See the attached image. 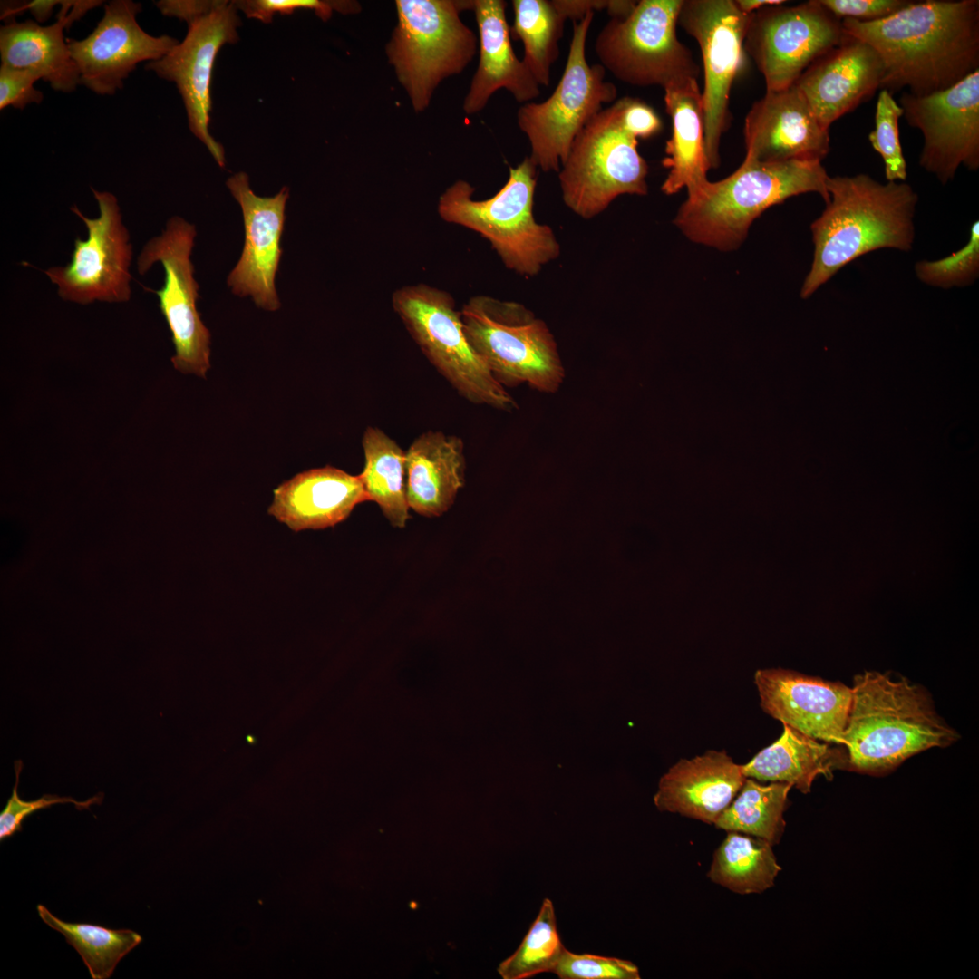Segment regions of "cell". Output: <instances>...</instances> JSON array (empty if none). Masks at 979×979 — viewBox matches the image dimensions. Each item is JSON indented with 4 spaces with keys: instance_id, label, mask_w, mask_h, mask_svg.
I'll return each instance as SVG.
<instances>
[{
    "instance_id": "1",
    "label": "cell",
    "mask_w": 979,
    "mask_h": 979,
    "mask_svg": "<svg viewBox=\"0 0 979 979\" xmlns=\"http://www.w3.org/2000/svg\"><path fill=\"white\" fill-rule=\"evenodd\" d=\"M845 34L880 57V89L916 96L945 90L979 70V1H909L881 20H841Z\"/></svg>"
},
{
    "instance_id": "2",
    "label": "cell",
    "mask_w": 979,
    "mask_h": 979,
    "mask_svg": "<svg viewBox=\"0 0 979 979\" xmlns=\"http://www.w3.org/2000/svg\"><path fill=\"white\" fill-rule=\"evenodd\" d=\"M829 200L811 226L813 260L800 289L809 297L842 267L880 249H912L917 193L906 182L882 184L868 174L829 176Z\"/></svg>"
},
{
    "instance_id": "3",
    "label": "cell",
    "mask_w": 979,
    "mask_h": 979,
    "mask_svg": "<svg viewBox=\"0 0 979 979\" xmlns=\"http://www.w3.org/2000/svg\"><path fill=\"white\" fill-rule=\"evenodd\" d=\"M958 739L924 687L878 672L854 678L842 744L846 770L882 775L916 753Z\"/></svg>"
},
{
    "instance_id": "4",
    "label": "cell",
    "mask_w": 979,
    "mask_h": 979,
    "mask_svg": "<svg viewBox=\"0 0 979 979\" xmlns=\"http://www.w3.org/2000/svg\"><path fill=\"white\" fill-rule=\"evenodd\" d=\"M829 175L821 161H760L745 156L740 167L688 194L674 223L693 242L721 251L738 248L752 222L769 208L804 193L827 204Z\"/></svg>"
},
{
    "instance_id": "5",
    "label": "cell",
    "mask_w": 979,
    "mask_h": 979,
    "mask_svg": "<svg viewBox=\"0 0 979 979\" xmlns=\"http://www.w3.org/2000/svg\"><path fill=\"white\" fill-rule=\"evenodd\" d=\"M537 182L538 168L528 156L509 168L507 182L490 199H474V188L457 180L440 197L438 212L488 239L508 268L533 276L560 254L552 228L533 215Z\"/></svg>"
},
{
    "instance_id": "6",
    "label": "cell",
    "mask_w": 979,
    "mask_h": 979,
    "mask_svg": "<svg viewBox=\"0 0 979 979\" xmlns=\"http://www.w3.org/2000/svg\"><path fill=\"white\" fill-rule=\"evenodd\" d=\"M395 5L386 54L413 110L422 112L437 86L461 73L476 53V34L460 18L472 0H397Z\"/></svg>"
},
{
    "instance_id": "7",
    "label": "cell",
    "mask_w": 979,
    "mask_h": 979,
    "mask_svg": "<svg viewBox=\"0 0 979 979\" xmlns=\"http://www.w3.org/2000/svg\"><path fill=\"white\" fill-rule=\"evenodd\" d=\"M460 315L471 348L506 389L527 383L550 393L560 388L565 369L557 342L524 305L479 295Z\"/></svg>"
},
{
    "instance_id": "8",
    "label": "cell",
    "mask_w": 979,
    "mask_h": 979,
    "mask_svg": "<svg viewBox=\"0 0 979 979\" xmlns=\"http://www.w3.org/2000/svg\"><path fill=\"white\" fill-rule=\"evenodd\" d=\"M625 119V97L603 108L575 138L558 171L566 206L585 219L619 196L648 193V165Z\"/></svg>"
},
{
    "instance_id": "9",
    "label": "cell",
    "mask_w": 979,
    "mask_h": 979,
    "mask_svg": "<svg viewBox=\"0 0 979 979\" xmlns=\"http://www.w3.org/2000/svg\"><path fill=\"white\" fill-rule=\"evenodd\" d=\"M595 13L573 22L572 38L561 78L552 94L541 102L523 103L517 112L527 136L528 158L544 172H558L581 130L617 96L615 84L605 80L606 69L586 58L588 31Z\"/></svg>"
},
{
    "instance_id": "10",
    "label": "cell",
    "mask_w": 979,
    "mask_h": 979,
    "mask_svg": "<svg viewBox=\"0 0 979 979\" xmlns=\"http://www.w3.org/2000/svg\"><path fill=\"white\" fill-rule=\"evenodd\" d=\"M392 305L426 358L461 397L501 411L518 407L471 348L450 294L424 284L406 286L393 294Z\"/></svg>"
},
{
    "instance_id": "11",
    "label": "cell",
    "mask_w": 979,
    "mask_h": 979,
    "mask_svg": "<svg viewBox=\"0 0 979 979\" xmlns=\"http://www.w3.org/2000/svg\"><path fill=\"white\" fill-rule=\"evenodd\" d=\"M683 0H641L624 18H610L594 50L600 64L634 86L669 85L696 78L700 69L676 34Z\"/></svg>"
},
{
    "instance_id": "12",
    "label": "cell",
    "mask_w": 979,
    "mask_h": 979,
    "mask_svg": "<svg viewBox=\"0 0 979 979\" xmlns=\"http://www.w3.org/2000/svg\"><path fill=\"white\" fill-rule=\"evenodd\" d=\"M752 14L734 0H683L678 25L695 39L703 69V133L711 169L721 163L720 146L730 122L732 83L745 64L744 39Z\"/></svg>"
},
{
    "instance_id": "13",
    "label": "cell",
    "mask_w": 979,
    "mask_h": 979,
    "mask_svg": "<svg viewBox=\"0 0 979 979\" xmlns=\"http://www.w3.org/2000/svg\"><path fill=\"white\" fill-rule=\"evenodd\" d=\"M197 235L193 224L170 218L161 234L150 238L137 257V271L145 275L157 262L164 268L162 287L154 292L171 333L173 367L205 378L210 368V333L202 322L196 302L199 286L194 278L190 256Z\"/></svg>"
},
{
    "instance_id": "14",
    "label": "cell",
    "mask_w": 979,
    "mask_h": 979,
    "mask_svg": "<svg viewBox=\"0 0 979 979\" xmlns=\"http://www.w3.org/2000/svg\"><path fill=\"white\" fill-rule=\"evenodd\" d=\"M91 189L99 207L97 218H87L75 205L70 208L86 226V239H74L67 265L49 267L44 273L64 301L79 305L125 303L131 296L133 250L130 233L116 196Z\"/></svg>"
},
{
    "instance_id": "15",
    "label": "cell",
    "mask_w": 979,
    "mask_h": 979,
    "mask_svg": "<svg viewBox=\"0 0 979 979\" xmlns=\"http://www.w3.org/2000/svg\"><path fill=\"white\" fill-rule=\"evenodd\" d=\"M847 34L819 0L763 7L752 14L744 50L763 75L766 91L791 87L819 56Z\"/></svg>"
},
{
    "instance_id": "16",
    "label": "cell",
    "mask_w": 979,
    "mask_h": 979,
    "mask_svg": "<svg viewBox=\"0 0 979 979\" xmlns=\"http://www.w3.org/2000/svg\"><path fill=\"white\" fill-rule=\"evenodd\" d=\"M903 116L923 136L919 165L945 185L960 166L979 168V70L925 96L904 92Z\"/></svg>"
},
{
    "instance_id": "17",
    "label": "cell",
    "mask_w": 979,
    "mask_h": 979,
    "mask_svg": "<svg viewBox=\"0 0 979 979\" xmlns=\"http://www.w3.org/2000/svg\"><path fill=\"white\" fill-rule=\"evenodd\" d=\"M233 1H218L209 12L188 24L185 38L165 56L149 62L145 69L173 82L182 97L190 131L208 148L220 167L225 166L223 146L209 132L210 82L215 60L226 44L238 41L241 25Z\"/></svg>"
},
{
    "instance_id": "18",
    "label": "cell",
    "mask_w": 979,
    "mask_h": 979,
    "mask_svg": "<svg viewBox=\"0 0 979 979\" xmlns=\"http://www.w3.org/2000/svg\"><path fill=\"white\" fill-rule=\"evenodd\" d=\"M141 11L140 3L111 1L87 37L67 41L81 84L97 94L112 95L137 64L160 60L179 44L170 35L146 33L137 22Z\"/></svg>"
},
{
    "instance_id": "19",
    "label": "cell",
    "mask_w": 979,
    "mask_h": 979,
    "mask_svg": "<svg viewBox=\"0 0 979 979\" xmlns=\"http://www.w3.org/2000/svg\"><path fill=\"white\" fill-rule=\"evenodd\" d=\"M226 185L241 208L245 226L242 254L228 276V285L236 296H249L257 306L276 311L281 306L275 278L282 256L289 189L283 187L273 197L257 196L243 171L228 178Z\"/></svg>"
},
{
    "instance_id": "20",
    "label": "cell",
    "mask_w": 979,
    "mask_h": 979,
    "mask_svg": "<svg viewBox=\"0 0 979 979\" xmlns=\"http://www.w3.org/2000/svg\"><path fill=\"white\" fill-rule=\"evenodd\" d=\"M754 683L767 714L819 741L843 744L851 687L784 669L758 670Z\"/></svg>"
},
{
    "instance_id": "21",
    "label": "cell",
    "mask_w": 979,
    "mask_h": 979,
    "mask_svg": "<svg viewBox=\"0 0 979 979\" xmlns=\"http://www.w3.org/2000/svg\"><path fill=\"white\" fill-rule=\"evenodd\" d=\"M746 155L760 161H821L830 150L829 130L792 85L766 91L744 121Z\"/></svg>"
},
{
    "instance_id": "22",
    "label": "cell",
    "mask_w": 979,
    "mask_h": 979,
    "mask_svg": "<svg viewBox=\"0 0 979 979\" xmlns=\"http://www.w3.org/2000/svg\"><path fill=\"white\" fill-rule=\"evenodd\" d=\"M884 74L877 53L847 35L801 73L793 84L827 130L880 89Z\"/></svg>"
},
{
    "instance_id": "23",
    "label": "cell",
    "mask_w": 979,
    "mask_h": 979,
    "mask_svg": "<svg viewBox=\"0 0 979 979\" xmlns=\"http://www.w3.org/2000/svg\"><path fill=\"white\" fill-rule=\"evenodd\" d=\"M745 779L725 751L710 750L673 765L660 779L654 802L661 811L714 824Z\"/></svg>"
},
{
    "instance_id": "24",
    "label": "cell",
    "mask_w": 979,
    "mask_h": 979,
    "mask_svg": "<svg viewBox=\"0 0 979 979\" xmlns=\"http://www.w3.org/2000/svg\"><path fill=\"white\" fill-rule=\"evenodd\" d=\"M368 498L359 476L327 465L297 473L274 490L267 512L290 529H323L346 519Z\"/></svg>"
},
{
    "instance_id": "25",
    "label": "cell",
    "mask_w": 979,
    "mask_h": 979,
    "mask_svg": "<svg viewBox=\"0 0 979 979\" xmlns=\"http://www.w3.org/2000/svg\"><path fill=\"white\" fill-rule=\"evenodd\" d=\"M506 6L503 0H472L471 10L480 36V60L463 101L467 114L482 111L491 95L501 88L522 104L540 94L538 83L512 48Z\"/></svg>"
},
{
    "instance_id": "26",
    "label": "cell",
    "mask_w": 979,
    "mask_h": 979,
    "mask_svg": "<svg viewBox=\"0 0 979 979\" xmlns=\"http://www.w3.org/2000/svg\"><path fill=\"white\" fill-rule=\"evenodd\" d=\"M464 442L459 436L427 431L405 451L409 508L419 515H443L464 485Z\"/></svg>"
},
{
    "instance_id": "27",
    "label": "cell",
    "mask_w": 979,
    "mask_h": 979,
    "mask_svg": "<svg viewBox=\"0 0 979 979\" xmlns=\"http://www.w3.org/2000/svg\"><path fill=\"white\" fill-rule=\"evenodd\" d=\"M664 91L672 135L662 160L668 174L661 190L673 195L685 188L689 194L709 180L707 172L711 170L704 147L702 91L696 78L682 80Z\"/></svg>"
},
{
    "instance_id": "28",
    "label": "cell",
    "mask_w": 979,
    "mask_h": 979,
    "mask_svg": "<svg viewBox=\"0 0 979 979\" xmlns=\"http://www.w3.org/2000/svg\"><path fill=\"white\" fill-rule=\"evenodd\" d=\"M71 25L62 14L47 26L33 20L8 21L0 28L1 64L33 71L54 91L73 92L81 84L80 74L63 34Z\"/></svg>"
},
{
    "instance_id": "29",
    "label": "cell",
    "mask_w": 979,
    "mask_h": 979,
    "mask_svg": "<svg viewBox=\"0 0 979 979\" xmlns=\"http://www.w3.org/2000/svg\"><path fill=\"white\" fill-rule=\"evenodd\" d=\"M845 752L783 724L780 737L742 769L746 778L785 782L809 793L818 776L831 778L834 770L845 769Z\"/></svg>"
},
{
    "instance_id": "30",
    "label": "cell",
    "mask_w": 979,
    "mask_h": 979,
    "mask_svg": "<svg viewBox=\"0 0 979 979\" xmlns=\"http://www.w3.org/2000/svg\"><path fill=\"white\" fill-rule=\"evenodd\" d=\"M364 466L359 476L368 500L375 502L392 526L404 528L409 519L405 486V451L383 431L368 426L363 435Z\"/></svg>"
},
{
    "instance_id": "31",
    "label": "cell",
    "mask_w": 979,
    "mask_h": 979,
    "mask_svg": "<svg viewBox=\"0 0 979 979\" xmlns=\"http://www.w3.org/2000/svg\"><path fill=\"white\" fill-rule=\"evenodd\" d=\"M780 869L770 843L748 834L728 831L713 854L707 876L713 883L747 895L771 888Z\"/></svg>"
},
{
    "instance_id": "32",
    "label": "cell",
    "mask_w": 979,
    "mask_h": 979,
    "mask_svg": "<svg viewBox=\"0 0 979 979\" xmlns=\"http://www.w3.org/2000/svg\"><path fill=\"white\" fill-rule=\"evenodd\" d=\"M792 786L785 782L761 785L746 778L737 798L721 814L714 825L726 831H736L760 838L772 847L784 832L783 818L788 795Z\"/></svg>"
},
{
    "instance_id": "33",
    "label": "cell",
    "mask_w": 979,
    "mask_h": 979,
    "mask_svg": "<svg viewBox=\"0 0 979 979\" xmlns=\"http://www.w3.org/2000/svg\"><path fill=\"white\" fill-rule=\"evenodd\" d=\"M510 36L524 45L522 61L538 85L548 86L551 67L559 57L567 21L552 0H513Z\"/></svg>"
},
{
    "instance_id": "34",
    "label": "cell",
    "mask_w": 979,
    "mask_h": 979,
    "mask_svg": "<svg viewBox=\"0 0 979 979\" xmlns=\"http://www.w3.org/2000/svg\"><path fill=\"white\" fill-rule=\"evenodd\" d=\"M41 919L61 933L81 955L92 979H107L118 963L135 948L142 937L130 929H111L87 923H70L54 916L44 906L37 905Z\"/></svg>"
},
{
    "instance_id": "35",
    "label": "cell",
    "mask_w": 979,
    "mask_h": 979,
    "mask_svg": "<svg viewBox=\"0 0 979 979\" xmlns=\"http://www.w3.org/2000/svg\"><path fill=\"white\" fill-rule=\"evenodd\" d=\"M564 949L557 928L553 903L545 898L520 945L499 964L498 973L503 979H526L542 973H552Z\"/></svg>"
},
{
    "instance_id": "36",
    "label": "cell",
    "mask_w": 979,
    "mask_h": 979,
    "mask_svg": "<svg viewBox=\"0 0 979 979\" xmlns=\"http://www.w3.org/2000/svg\"><path fill=\"white\" fill-rule=\"evenodd\" d=\"M917 278L931 286L949 289L973 285L979 276V223L970 228L968 242L950 256L915 265Z\"/></svg>"
},
{
    "instance_id": "37",
    "label": "cell",
    "mask_w": 979,
    "mask_h": 979,
    "mask_svg": "<svg viewBox=\"0 0 979 979\" xmlns=\"http://www.w3.org/2000/svg\"><path fill=\"white\" fill-rule=\"evenodd\" d=\"M902 116L903 110L893 94L882 89L876 104L875 129L869 133L868 140L883 159L887 182H904L907 177L898 130Z\"/></svg>"
},
{
    "instance_id": "38",
    "label": "cell",
    "mask_w": 979,
    "mask_h": 979,
    "mask_svg": "<svg viewBox=\"0 0 979 979\" xmlns=\"http://www.w3.org/2000/svg\"><path fill=\"white\" fill-rule=\"evenodd\" d=\"M560 979H639L638 967L628 960L565 949L552 971Z\"/></svg>"
},
{
    "instance_id": "39",
    "label": "cell",
    "mask_w": 979,
    "mask_h": 979,
    "mask_svg": "<svg viewBox=\"0 0 979 979\" xmlns=\"http://www.w3.org/2000/svg\"><path fill=\"white\" fill-rule=\"evenodd\" d=\"M22 767L23 763L21 761H15V783L11 797L7 800L4 809L0 813L1 841L12 837L16 832L21 831L24 820L28 816L40 809H47L56 804L65 803H72L78 809H89L92 805L100 804L102 800V794L95 795L84 801H78L71 797H60L52 794H44L34 800H24L20 798L17 790Z\"/></svg>"
},
{
    "instance_id": "40",
    "label": "cell",
    "mask_w": 979,
    "mask_h": 979,
    "mask_svg": "<svg viewBox=\"0 0 979 979\" xmlns=\"http://www.w3.org/2000/svg\"><path fill=\"white\" fill-rule=\"evenodd\" d=\"M237 8L247 17L269 24L276 14L291 15L296 10H313L324 21L328 20L334 11L343 14L355 13L360 10L356 2L325 1V0H238L233 1Z\"/></svg>"
},
{
    "instance_id": "41",
    "label": "cell",
    "mask_w": 979,
    "mask_h": 979,
    "mask_svg": "<svg viewBox=\"0 0 979 979\" xmlns=\"http://www.w3.org/2000/svg\"><path fill=\"white\" fill-rule=\"evenodd\" d=\"M40 76L33 71L0 66V109L8 106L24 109L30 103H40L43 92L34 88Z\"/></svg>"
},
{
    "instance_id": "42",
    "label": "cell",
    "mask_w": 979,
    "mask_h": 979,
    "mask_svg": "<svg viewBox=\"0 0 979 979\" xmlns=\"http://www.w3.org/2000/svg\"><path fill=\"white\" fill-rule=\"evenodd\" d=\"M839 20L848 18L868 23L886 18L903 8L909 0H819Z\"/></svg>"
},
{
    "instance_id": "43",
    "label": "cell",
    "mask_w": 979,
    "mask_h": 979,
    "mask_svg": "<svg viewBox=\"0 0 979 979\" xmlns=\"http://www.w3.org/2000/svg\"><path fill=\"white\" fill-rule=\"evenodd\" d=\"M218 1H180L162 0L156 3V6L162 15L176 17L187 23L211 11Z\"/></svg>"
},
{
    "instance_id": "44",
    "label": "cell",
    "mask_w": 979,
    "mask_h": 979,
    "mask_svg": "<svg viewBox=\"0 0 979 979\" xmlns=\"http://www.w3.org/2000/svg\"><path fill=\"white\" fill-rule=\"evenodd\" d=\"M554 5L566 19L577 22L590 12L608 11L612 0H552Z\"/></svg>"
},
{
    "instance_id": "45",
    "label": "cell",
    "mask_w": 979,
    "mask_h": 979,
    "mask_svg": "<svg viewBox=\"0 0 979 979\" xmlns=\"http://www.w3.org/2000/svg\"><path fill=\"white\" fill-rule=\"evenodd\" d=\"M24 10L28 9L35 22L44 23L50 18L53 14V8L60 5V1L56 0H35L31 2H24Z\"/></svg>"
},
{
    "instance_id": "46",
    "label": "cell",
    "mask_w": 979,
    "mask_h": 979,
    "mask_svg": "<svg viewBox=\"0 0 979 979\" xmlns=\"http://www.w3.org/2000/svg\"><path fill=\"white\" fill-rule=\"evenodd\" d=\"M735 2L740 10L746 14H753L763 7L786 3L783 0H735Z\"/></svg>"
}]
</instances>
